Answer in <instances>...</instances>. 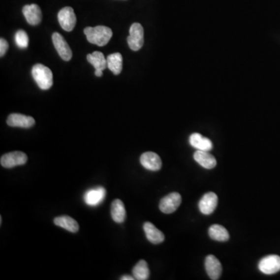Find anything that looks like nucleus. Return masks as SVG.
Wrapping results in <instances>:
<instances>
[{"label":"nucleus","instance_id":"obj_7","mask_svg":"<svg viewBox=\"0 0 280 280\" xmlns=\"http://www.w3.org/2000/svg\"><path fill=\"white\" fill-rule=\"evenodd\" d=\"M258 269L266 275L278 273L280 271V257L276 254L264 257L258 263Z\"/></svg>","mask_w":280,"mask_h":280},{"label":"nucleus","instance_id":"obj_23","mask_svg":"<svg viewBox=\"0 0 280 280\" xmlns=\"http://www.w3.org/2000/svg\"><path fill=\"white\" fill-rule=\"evenodd\" d=\"M132 274L137 280H147L150 277L148 264L145 260H140L132 269Z\"/></svg>","mask_w":280,"mask_h":280},{"label":"nucleus","instance_id":"obj_3","mask_svg":"<svg viewBox=\"0 0 280 280\" xmlns=\"http://www.w3.org/2000/svg\"><path fill=\"white\" fill-rule=\"evenodd\" d=\"M128 46L134 52L141 49L144 43V30L139 23H134L130 28L129 36L127 38Z\"/></svg>","mask_w":280,"mask_h":280},{"label":"nucleus","instance_id":"obj_15","mask_svg":"<svg viewBox=\"0 0 280 280\" xmlns=\"http://www.w3.org/2000/svg\"><path fill=\"white\" fill-rule=\"evenodd\" d=\"M143 230L147 240L154 245H159L165 239V236L163 232L158 230L156 226L150 222H146L144 223Z\"/></svg>","mask_w":280,"mask_h":280},{"label":"nucleus","instance_id":"obj_5","mask_svg":"<svg viewBox=\"0 0 280 280\" xmlns=\"http://www.w3.org/2000/svg\"><path fill=\"white\" fill-rule=\"evenodd\" d=\"M28 161V156L21 151L8 153L1 156L0 163L5 168H13L17 166L24 165Z\"/></svg>","mask_w":280,"mask_h":280},{"label":"nucleus","instance_id":"obj_8","mask_svg":"<svg viewBox=\"0 0 280 280\" xmlns=\"http://www.w3.org/2000/svg\"><path fill=\"white\" fill-rule=\"evenodd\" d=\"M52 42L54 44L55 48L58 54L65 61H69L72 59V52L70 47L68 45L64 37L58 32L52 34Z\"/></svg>","mask_w":280,"mask_h":280},{"label":"nucleus","instance_id":"obj_20","mask_svg":"<svg viewBox=\"0 0 280 280\" xmlns=\"http://www.w3.org/2000/svg\"><path fill=\"white\" fill-rule=\"evenodd\" d=\"M88 61L95 68V70H104L108 67L107 58L104 57L102 52H93L87 56Z\"/></svg>","mask_w":280,"mask_h":280},{"label":"nucleus","instance_id":"obj_26","mask_svg":"<svg viewBox=\"0 0 280 280\" xmlns=\"http://www.w3.org/2000/svg\"><path fill=\"white\" fill-rule=\"evenodd\" d=\"M120 280H136V279H135V277H130V276H123V277H121Z\"/></svg>","mask_w":280,"mask_h":280},{"label":"nucleus","instance_id":"obj_11","mask_svg":"<svg viewBox=\"0 0 280 280\" xmlns=\"http://www.w3.org/2000/svg\"><path fill=\"white\" fill-rule=\"evenodd\" d=\"M140 163L149 171H157L162 167V161L159 155L154 152H146L140 156Z\"/></svg>","mask_w":280,"mask_h":280},{"label":"nucleus","instance_id":"obj_9","mask_svg":"<svg viewBox=\"0 0 280 280\" xmlns=\"http://www.w3.org/2000/svg\"><path fill=\"white\" fill-rule=\"evenodd\" d=\"M218 203V196L214 192H208L202 197L199 202V208L204 215H210L216 210Z\"/></svg>","mask_w":280,"mask_h":280},{"label":"nucleus","instance_id":"obj_24","mask_svg":"<svg viewBox=\"0 0 280 280\" xmlns=\"http://www.w3.org/2000/svg\"><path fill=\"white\" fill-rule=\"evenodd\" d=\"M15 42L18 48H28L29 45V37L26 31L24 30L17 31L15 34Z\"/></svg>","mask_w":280,"mask_h":280},{"label":"nucleus","instance_id":"obj_19","mask_svg":"<svg viewBox=\"0 0 280 280\" xmlns=\"http://www.w3.org/2000/svg\"><path fill=\"white\" fill-rule=\"evenodd\" d=\"M111 214L112 219L116 223H122L124 222L126 217V211L123 201H121L120 199H115L112 202Z\"/></svg>","mask_w":280,"mask_h":280},{"label":"nucleus","instance_id":"obj_6","mask_svg":"<svg viewBox=\"0 0 280 280\" xmlns=\"http://www.w3.org/2000/svg\"><path fill=\"white\" fill-rule=\"evenodd\" d=\"M181 203H182V196L178 192H172L163 197L160 200L159 207L160 211L163 214H171L176 211Z\"/></svg>","mask_w":280,"mask_h":280},{"label":"nucleus","instance_id":"obj_18","mask_svg":"<svg viewBox=\"0 0 280 280\" xmlns=\"http://www.w3.org/2000/svg\"><path fill=\"white\" fill-rule=\"evenodd\" d=\"M54 223L56 226L68 230L69 232H78L80 226L78 223L72 217L68 216H61L55 218Z\"/></svg>","mask_w":280,"mask_h":280},{"label":"nucleus","instance_id":"obj_4","mask_svg":"<svg viewBox=\"0 0 280 280\" xmlns=\"http://www.w3.org/2000/svg\"><path fill=\"white\" fill-rule=\"evenodd\" d=\"M58 20L62 28L65 31L70 32L74 29L76 24V17L72 7L66 6L58 13Z\"/></svg>","mask_w":280,"mask_h":280},{"label":"nucleus","instance_id":"obj_13","mask_svg":"<svg viewBox=\"0 0 280 280\" xmlns=\"http://www.w3.org/2000/svg\"><path fill=\"white\" fill-rule=\"evenodd\" d=\"M106 190L103 187H96L88 190L84 194V199L86 204L91 206H96L104 201Z\"/></svg>","mask_w":280,"mask_h":280},{"label":"nucleus","instance_id":"obj_17","mask_svg":"<svg viewBox=\"0 0 280 280\" xmlns=\"http://www.w3.org/2000/svg\"><path fill=\"white\" fill-rule=\"evenodd\" d=\"M194 159L195 161L206 169L214 168L217 166V160L209 151H197L194 154Z\"/></svg>","mask_w":280,"mask_h":280},{"label":"nucleus","instance_id":"obj_25","mask_svg":"<svg viewBox=\"0 0 280 280\" xmlns=\"http://www.w3.org/2000/svg\"><path fill=\"white\" fill-rule=\"evenodd\" d=\"M8 48H9V44H8L7 41L4 38H1L0 39V56L1 57L6 54Z\"/></svg>","mask_w":280,"mask_h":280},{"label":"nucleus","instance_id":"obj_22","mask_svg":"<svg viewBox=\"0 0 280 280\" xmlns=\"http://www.w3.org/2000/svg\"><path fill=\"white\" fill-rule=\"evenodd\" d=\"M209 235L213 240L217 241H226L230 238L228 231L224 226L219 224L212 225L209 229Z\"/></svg>","mask_w":280,"mask_h":280},{"label":"nucleus","instance_id":"obj_12","mask_svg":"<svg viewBox=\"0 0 280 280\" xmlns=\"http://www.w3.org/2000/svg\"><path fill=\"white\" fill-rule=\"evenodd\" d=\"M23 14L26 19L27 22L33 26L39 24L42 20L41 8L37 4L24 6L23 8Z\"/></svg>","mask_w":280,"mask_h":280},{"label":"nucleus","instance_id":"obj_2","mask_svg":"<svg viewBox=\"0 0 280 280\" xmlns=\"http://www.w3.org/2000/svg\"><path fill=\"white\" fill-rule=\"evenodd\" d=\"M32 76L36 84L41 90L46 91L50 89L53 85V74L48 67L43 64L33 65L31 71Z\"/></svg>","mask_w":280,"mask_h":280},{"label":"nucleus","instance_id":"obj_21","mask_svg":"<svg viewBox=\"0 0 280 280\" xmlns=\"http://www.w3.org/2000/svg\"><path fill=\"white\" fill-rule=\"evenodd\" d=\"M108 68L115 75H119L123 70V56L119 53H113L107 57Z\"/></svg>","mask_w":280,"mask_h":280},{"label":"nucleus","instance_id":"obj_16","mask_svg":"<svg viewBox=\"0 0 280 280\" xmlns=\"http://www.w3.org/2000/svg\"><path fill=\"white\" fill-rule=\"evenodd\" d=\"M189 143L191 147L196 149L197 151H209L213 149L214 145L208 138L202 136L199 133L191 134L189 137Z\"/></svg>","mask_w":280,"mask_h":280},{"label":"nucleus","instance_id":"obj_14","mask_svg":"<svg viewBox=\"0 0 280 280\" xmlns=\"http://www.w3.org/2000/svg\"><path fill=\"white\" fill-rule=\"evenodd\" d=\"M205 268L206 273L211 280H219L222 274V265L214 255H208L205 260Z\"/></svg>","mask_w":280,"mask_h":280},{"label":"nucleus","instance_id":"obj_1","mask_svg":"<svg viewBox=\"0 0 280 280\" xmlns=\"http://www.w3.org/2000/svg\"><path fill=\"white\" fill-rule=\"evenodd\" d=\"M84 33L90 43L97 46L107 45L113 35L112 29L106 26L88 27L84 29Z\"/></svg>","mask_w":280,"mask_h":280},{"label":"nucleus","instance_id":"obj_10","mask_svg":"<svg viewBox=\"0 0 280 280\" xmlns=\"http://www.w3.org/2000/svg\"><path fill=\"white\" fill-rule=\"evenodd\" d=\"M9 126L19 127V128H31L35 124V120L33 118L21 114L13 113L9 115L6 121Z\"/></svg>","mask_w":280,"mask_h":280}]
</instances>
